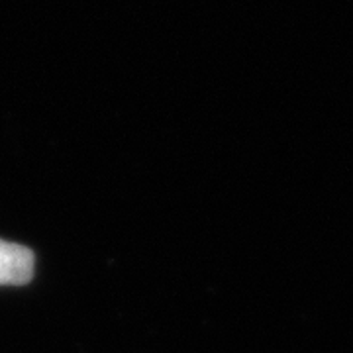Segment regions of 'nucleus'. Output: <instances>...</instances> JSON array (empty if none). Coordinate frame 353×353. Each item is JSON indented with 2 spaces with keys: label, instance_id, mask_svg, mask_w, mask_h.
I'll list each match as a JSON object with an SVG mask.
<instances>
[{
  "label": "nucleus",
  "instance_id": "obj_1",
  "mask_svg": "<svg viewBox=\"0 0 353 353\" xmlns=\"http://www.w3.org/2000/svg\"><path fill=\"white\" fill-rule=\"evenodd\" d=\"M34 252L20 243L0 240V285H26L34 279Z\"/></svg>",
  "mask_w": 353,
  "mask_h": 353
}]
</instances>
